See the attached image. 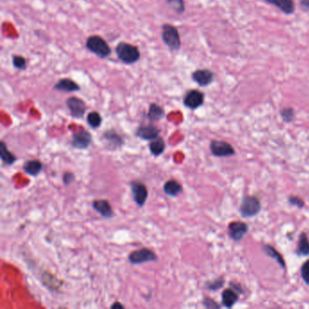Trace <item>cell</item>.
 Segmentation results:
<instances>
[{"instance_id": "6da1fadb", "label": "cell", "mask_w": 309, "mask_h": 309, "mask_svg": "<svg viewBox=\"0 0 309 309\" xmlns=\"http://www.w3.org/2000/svg\"><path fill=\"white\" fill-rule=\"evenodd\" d=\"M115 53L119 60L125 65H133L141 58V52L138 46L127 42L118 43Z\"/></svg>"}, {"instance_id": "7a4b0ae2", "label": "cell", "mask_w": 309, "mask_h": 309, "mask_svg": "<svg viewBox=\"0 0 309 309\" xmlns=\"http://www.w3.org/2000/svg\"><path fill=\"white\" fill-rule=\"evenodd\" d=\"M262 204L258 197L246 194L242 197L239 206L240 216L244 218H254L261 211Z\"/></svg>"}, {"instance_id": "3957f363", "label": "cell", "mask_w": 309, "mask_h": 309, "mask_svg": "<svg viewBox=\"0 0 309 309\" xmlns=\"http://www.w3.org/2000/svg\"><path fill=\"white\" fill-rule=\"evenodd\" d=\"M86 46L88 50L101 59H105L111 56V47L102 36L97 35L89 36L86 41Z\"/></svg>"}, {"instance_id": "277c9868", "label": "cell", "mask_w": 309, "mask_h": 309, "mask_svg": "<svg viewBox=\"0 0 309 309\" xmlns=\"http://www.w3.org/2000/svg\"><path fill=\"white\" fill-rule=\"evenodd\" d=\"M162 39L165 46L171 51H179L182 47L180 33L175 25L164 24L162 26Z\"/></svg>"}, {"instance_id": "5b68a950", "label": "cell", "mask_w": 309, "mask_h": 309, "mask_svg": "<svg viewBox=\"0 0 309 309\" xmlns=\"http://www.w3.org/2000/svg\"><path fill=\"white\" fill-rule=\"evenodd\" d=\"M128 259L132 265H141V264L149 263V262H155L159 259H158L157 255L153 250L150 248H142L134 250L132 253L129 254Z\"/></svg>"}, {"instance_id": "8992f818", "label": "cell", "mask_w": 309, "mask_h": 309, "mask_svg": "<svg viewBox=\"0 0 309 309\" xmlns=\"http://www.w3.org/2000/svg\"><path fill=\"white\" fill-rule=\"evenodd\" d=\"M209 151L214 157H232L236 154V150L230 143L218 140H212L210 142Z\"/></svg>"}, {"instance_id": "52a82bcc", "label": "cell", "mask_w": 309, "mask_h": 309, "mask_svg": "<svg viewBox=\"0 0 309 309\" xmlns=\"http://www.w3.org/2000/svg\"><path fill=\"white\" fill-rule=\"evenodd\" d=\"M130 188L133 202L139 208H142L147 202L149 195L146 185L140 181H132V183H130Z\"/></svg>"}, {"instance_id": "ba28073f", "label": "cell", "mask_w": 309, "mask_h": 309, "mask_svg": "<svg viewBox=\"0 0 309 309\" xmlns=\"http://www.w3.org/2000/svg\"><path fill=\"white\" fill-rule=\"evenodd\" d=\"M248 229H249V225L248 223L240 221V220H234V221L228 223V237L235 242H240L243 239L244 237L248 234Z\"/></svg>"}, {"instance_id": "9c48e42d", "label": "cell", "mask_w": 309, "mask_h": 309, "mask_svg": "<svg viewBox=\"0 0 309 309\" xmlns=\"http://www.w3.org/2000/svg\"><path fill=\"white\" fill-rule=\"evenodd\" d=\"M93 142V137L90 132L82 128L72 134L71 145L75 149L87 150Z\"/></svg>"}, {"instance_id": "30bf717a", "label": "cell", "mask_w": 309, "mask_h": 309, "mask_svg": "<svg viewBox=\"0 0 309 309\" xmlns=\"http://www.w3.org/2000/svg\"><path fill=\"white\" fill-rule=\"evenodd\" d=\"M66 107L69 110L71 116L75 119H82L87 112V103L81 98L69 97L66 101Z\"/></svg>"}, {"instance_id": "8fae6325", "label": "cell", "mask_w": 309, "mask_h": 309, "mask_svg": "<svg viewBox=\"0 0 309 309\" xmlns=\"http://www.w3.org/2000/svg\"><path fill=\"white\" fill-rule=\"evenodd\" d=\"M205 100V96L203 92L196 89L190 90L186 93L183 97V104L191 110H196L201 106H203Z\"/></svg>"}, {"instance_id": "7c38bea8", "label": "cell", "mask_w": 309, "mask_h": 309, "mask_svg": "<svg viewBox=\"0 0 309 309\" xmlns=\"http://www.w3.org/2000/svg\"><path fill=\"white\" fill-rule=\"evenodd\" d=\"M161 130L153 123L142 124L135 131V136L143 141H152L160 136Z\"/></svg>"}, {"instance_id": "4fadbf2b", "label": "cell", "mask_w": 309, "mask_h": 309, "mask_svg": "<svg viewBox=\"0 0 309 309\" xmlns=\"http://www.w3.org/2000/svg\"><path fill=\"white\" fill-rule=\"evenodd\" d=\"M103 141L108 149L111 151L122 147L124 144V140L121 134H119L114 130H107L103 134Z\"/></svg>"}, {"instance_id": "5bb4252c", "label": "cell", "mask_w": 309, "mask_h": 309, "mask_svg": "<svg viewBox=\"0 0 309 309\" xmlns=\"http://www.w3.org/2000/svg\"><path fill=\"white\" fill-rule=\"evenodd\" d=\"M192 78L200 87H208L214 80V73L208 69H199L193 72Z\"/></svg>"}, {"instance_id": "9a60e30c", "label": "cell", "mask_w": 309, "mask_h": 309, "mask_svg": "<svg viewBox=\"0 0 309 309\" xmlns=\"http://www.w3.org/2000/svg\"><path fill=\"white\" fill-rule=\"evenodd\" d=\"M92 207L101 217L111 218L114 217L111 204L107 200H96L92 203Z\"/></svg>"}, {"instance_id": "2e32d148", "label": "cell", "mask_w": 309, "mask_h": 309, "mask_svg": "<svg viewBox=\"0 0 309 309\" xmlns=\"http://www.w3.org/2000/svg\"><path fill=\"white\" fill-rule=\"evenodd\" d=\"M54 89L64 93H74L80 91L81 87L70 78H62L55 84Z\"/></svg>"}, {"instance_id": "e0dca14e", "label": "cell", "mask_w": 309, "mask_h": 309, "mask_svg": "<svg viewBox=\"0 0 309 309\" xmlns=\"http://www.w3.org/2000/svg\"><path fill=\"white\" fill-rule=\"evenodd\" d=\"M239 293L232 288H228L223 290L221 294V305L226 309H231L239 299Z\"/></svg>"}, {"instance_id": "ac0fdd59", "label": "cell", "mask_w": 309, "mask_h": 309, "mask_svg": "<svg viewBox=\"0 0 309 309\" xmlns=\"http://www.w3.org/2000/svg\"><path fill=\"white\" fill-rule=\"evenodd\" d=\"M262 249H263L264 253L266 254L269 258L277 261V263L279 264V266L284 270L287 269V264L285 261L284 257L282 256V254L279 253L276 248L269 244H263Z\"/></svg>"}, {"instance_id": "d6986e66", "label": "cell", "mask_w": 309, "mask_h": 309, "mask_svg": "<svg viewBox=\"0 0 309 309\" xmlns=\"http://www.w3.org/2000/svg\"><path fill=\"white\" fill-rule=\"evenodd\" d=\"M295 253L299 258L309 257V238L306 232L299 234V241Z\"/></svg>"}, {"instance_id": "ffe728a7", "label": "cell", "mask_w": 309, "mask_h": 309, "mask_svg": "<svg viewBox=\"0 0 309 309\" xmlns=\"http://www.w3.org/2000/svg\"><path fill=\"white\" fill-rule=\"evenodd\" d=\"M267 3L278 7L286 15H291L295 12L294 0H265Z\"/></svg>"}, {"instance_id": "44dd1931", "label": "cell", "mask_w": 309, "mask_h": 309, "mask_svg": "<svg viewBox=\"0 0 309 309\" xmlns=\"http://www.w3.org/2000/svg\"><path fill=\"white\" fill-rule=\"evenodd\" d=\"M43 167V163L39 160H29L24 163L23 171L26 174L36 177L42 172Z\"/></svg>"}, {"instance_id": "7402d4cb", "label": "cell", "mask_w": 309, "mask_h": 309, "mask_svg": "<svg viewBox=\"0 0 309 309\" xmlns=\"http://www.w3.org/2000/svg\"><path fill=\"white\" fill-rule=\"evenodd\" d=\"M163 192L170 197H176L183 192V185L176 180H170L164 183Z\"/></svg>"}, {"instance_id": "603a6c76", "label": "cell", "mask_w": 309, "mask_h": 309, "mask_svg": "<svg viewBox=\"0 0 309 309\" xmlns=\"http://www.w3.org/2000/svg\"><path fill=\"white\" fill-rule=\"evenodd\" d=\"M146 117L152 122H157L165 117V111L160 104L152 103L149 106Z\"/></svg>"}, {"instance_id": "cb8c5ba5", "label": "cell", "mask_w": 309, "mask_h": 309, "mask_svg": "<svg viewBox=\"0 0 309 309\" xmlns=\"http://www.w3.org/2000/svg\"><path fill=\"white\" fill-rule=\"evenodd\" d=\"M149 150L153 156L158 157L163 154L166 150V143L162 137L159 136L149 143Z\"/></svg>"}, {"instance_id": "d4e9b609", "label": "cell", "mask_w": 309, "mask_h": 309, "mask_svg": "<svg viewBox=\"0 0 309 309\" xmlns=\"http://www.w3.org/2000/svg\"><path fill=\"white\" fill-rule=\"evenodd\" d=\"M0 158H1V161L3 162V164L7 165V166L13 165L17 160L15 154L12 153L8 150L5 142H3V141L0 142Z\"/></svg>"}, {"instance_id": "484cf974", "label": "cell", "mask_w": 309, "mask_h": 309, "mask_svg": "<svg viewBox=\"0 0 309 309\" xmlns=\"http://www.w3.org/2000/svg\"><path fill=\"white\" fill-rule=\"evenodd\" d=\"M87 122L92 129H97L101 126L103 118L101 114L97 111H90L87 117Z\"/></svg>"}, {"instance_id": "4316f807", "label": "cell", "mask_w": 309, "mask_h": 309, "mask_svg": "<svg viewBox=\"0 0 309 309\" xmlns=\"http://www.w3.org/2000/svg\"><path fill=\"white\" fill-rule=\"evenodd\" d=\"M224 284H225V279L222 276H220V277H218L213 280H209V281L205 282L204 288L208 291H218L221 288H223Z\"/></svg>"}, {"instance_id": "83f0119b", "label": "cell", "mask_w": 309, "mask_h": 309, "mask_svg": "<svg viewBox=\"0 0 309 309\" xmlns=\"http://www.w3.org/2000/svg\"><path fill=\"white\" fill-rule=\"evenodd\" d=\"M12 66L15 69L24 71L27 68V62L25 57L19 55H13L12 56Z\"/></svg>"}, {"instance_id": "f1b7e54d", "label": "cell", "mask_w": 309, "mask_h": 309, "mask_svg": "<svg viewBox=\"0 0 309 309\" xmlns=\"http://www.w3.org/2000/svg\"><path fill=\"white\" fill-rule=\"evenodd\" d=\"M168 5L173 8L177 14L181 15L185 11V3L184 0H166Z\"/></svg>"}, {"instance_id": "f546056e", "label": "cell", "mask_w": 309, "mask_h": 309, "mask_svg": "<svg viewBox=\"0 0 309 309\" xmlns=\"http://www.w3.org/2000/svg\"><path fill=\"white\" fill-rule=\"evenodd\" d=\"M280 116L285 122H292L295 120L296 111L291 107H286L280 111Z\"/></svg>"}, {"instance_id": "4dcf8cb0", "label": "cell", "mask_w": 309, "mask_h": 309, "mask_svg": "<svg viewBox=\"0 0 309 309\" xmlns=\"http://www.w3.org/2000/svg\"><path fill=\"white\" fill-rule=\"evenodd\" d=\"M288 203L290 206H294L299 208H303L306 205L304 200L297 195H289Z\"/></svg>"}, {"instance_id": "1f68e13d", "label": "cell", "mask_w": 309, "mask_h": 309, "mask_svg": "<svg viewBox=\"0 0 309 309\" xmlns=\"http://www.w3.org/2000/svg\"><path fill=\"white\" fill-rule=\"evenodd\" d=\"M301 279L304 281L305 284L309 287V259L306 260L300 268Z\"/></svg>"}, {"instance_id": "d6a6232c", "label": "cell", "mask_w": 309, "mask_h": 309, "mask_svg": "<svg viewBox=\"0 0 309 309\" xmlns=\"http://www.w3.org/2000/svg\"><path fill=\"white\" fill-rule=\"evenodd\" d=\"M202 304L204 308L209 309H220L222 306V305L218 304L214 299L209 298V297H205L202 301Z\"/></svg>"}, {"instance_id": "836d02e7", "label": "cell", "mask_w": 309, "mask_h": 309, "mask_svg": "<svg viewBox=\"0 0 309 309\" xmlns=\"http://www.w3.org/2000/svg\"><path fill=\"white\" fill-rule=\"evenodd\" d=\"M75 181H76V175L74 173H70V172H66V173H64V174H63V183L66 186L70 185Z\"/></svg>"}, {"instance_id": "e575fe53", "label": "cell", "mask_w": 309, "mask_h": 309, "mask_svg": "<svg viewBox=\"0 0 309 309\" xmlns=\"http://www.w3.org/2000/svg\"><path fill=\"white\" fill-rule=\"evenodd\" d=\"M229 286H230V288L235 289L239 294H243V288L240 285L235 283V282H229Z\"/></svg>"}, {"instance_id": "d590c367", "label": "cell", "mask_w": 309, "mask_h": 309, "mask_svg": "<svg viewBox=\"0 0 309 309\" xmlns=\"http://www.w3.org/2000/svg\"><path fill=\"white\" fill-rule=\"evenodd\" d=\"M300 5H302V7H304L305 9L309 10V0H301Z\"/></svg>"}, {"instance_id": "8d00e7d4", "label": "cell", "mask_w": 309, "mask_h": 309, "mask_svg": "<svg viewBox=\"0 0 309 309\" xmlns=\"http://www.w3.org/2000/svg\"><path fill=\"white\" fill-rule=\"evenodd\" d=\"M125 307L123 305L121 304L120 302H114L113 304L111 305V309H124Z\"/></svg>"}]
</instances>
